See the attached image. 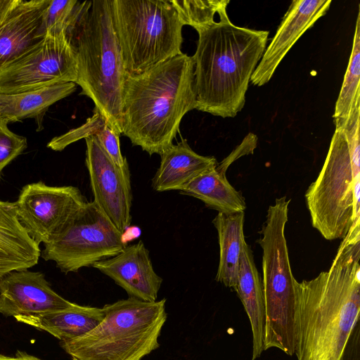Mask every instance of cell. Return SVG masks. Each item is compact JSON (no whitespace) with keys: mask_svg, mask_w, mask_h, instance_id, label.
Wrapping results in <instances>:
<instances>
[{"mask_svg":"<svg viewBox=\"0 0 360 360\" xmlns=\"http://www.w3.org/2000/svg\"><path fill=\"white\" fill-rule=\"evenodd\" d=\"M214 24L197 31L195 109L234 117L244 107L251 77L266 47L269 31L236 26L226 8Z\"/></svg>","mask_w":360,"mask_h":360,"instance_id":"obj_3","label":"cell"},{"mask_svg":"<svg viewBox=\"0 0 360 360\" xmlns=\"http://www.w3.org/2000/svg\"><path fill=\"white\" fill-rule=\"evenodd\" d=\"M237 292L249 318L252 334V360L264 351L265 306L262 283L255 266L252 251L245 242L239 259Z\"/></svg>","mask_w":360,"mask_h":360,"instance_id":"obj_19","label":"cell"},{"mask_svg":"<svg viewBox=\"0 0 360 360\" xmlns=\"http://www.w3.org/2000/svg\"><path fill=\"white\" fill-rule=\"evenodd\" d=\"M85 163L94 202L122 233L131 221L132 192L129 166L120 167L110 159L96 136L85 139Z\"/></svg>","mask_w":360,"mask_h":360,"instance_id":"obj_12","label":"cell"},{"mask_svg":"<svg viewBox=\"0 0 360 360\" xmlns=\"http://www.w3.org/2000/svg\"><path fill=\"white\" fill-rule=\"evenodd\" d=\"M342 360H360V327L355 326L346 345Z\"/></svg>","mask_w":360,"mask_h":360,"instance_id":"obj_31","label":"cell"},{"mask_svg":"<svg viewBox=\"0 0 360 360\" xmlns=\"http://www.w3.org/2000/svg\"><path fill=\"white\" fill-rule=\"evenodd\" d=\"M77 79L75 47L65 34H46L0 68V94L34 91Z\"/></svg>","mask_w":360,"mask_h":360,"instance_id":"obj_10","label":"cell"},{"mask_svg":"<svg viewBox=\"0 0 360 360\" xmlns=\"http://www.w3.org/2000/svg\"><path fill=\"white\" fill-rule=\"evenodd\" d=\"M17 1V0H0V18L2 17Z\"/></svg>","mask_w":360,"mask_h":360,"instance_id":"obj_33","label":"cell"},{"mask_svg":"<svg viewBox=\"0 0 360 360\" xmlns=\"http://www.w3.org/2000/svg\"><path fill=\"white\" fill-rule=\"evenodd\" d=\"M331 0H294L257 65L250 82L268 83L276 68L300 37L328 11Z\"/></svg>","mask_w":360,"mask_h":360,"instance_id":"obj_14","label":"cell"},{"mask_svg":"<svg viewBox=\"0 0 360 360\" xmlns=\"http://www.w3.org/2000/svg\"><path fill=\"white\" fill-rule=\"evenodd\" d=\"M179 191L221 213L240 212L246 208L243 195L228 181L226 173L217 167L199 174Z\"/></svg>","mask_w":360,"mask_h":360,"instance_id":"obj_23","label":"cell"},{"mask_svg":"<svg viewBox=\"0 0 360 360\" xmlns=\"http://www.w3.org/2000/svg\"><path fill=\"white\" fill-rule=\"evenodd\" d=\"M27 147L26 137L10 130L8 122L0 117V174L2 170Z\"/></svg>","mask_w":360,"mask_h":360,"instance_id":"obj_28","label":"cell"},{"mask_svg":"<svg viewBox=\"0 0 360 360\" xmlns=\"http://www.w3.org/2000/svg\"><path fill=\"white\" fill-rule=\"evenodd\" d=\"M360 226L342 239L328 271L296 281L297 360H342L360 311Z\"/></svg>","mask_w":360,"mask_h":360,"instance_id":"obj_1","label":"cell"},{"mask_svg":"<svg viewBox=\"0 0 360 360\" xmlns=\"http://www.w3.org/2000/svg\"><path fill=\"white\" fill-rule=\"evenodd\" d=\"M93 112V115L87 118L82 125L53 138L47 143V148L55 151H62L69 145L82 139L96 136L107 124V122L96 108L94 107Z\"/></svg>","mask_w":360,"mask_h":360,"instance_id":"obj_27","label":"cell"},{"mask_svg":"<svg viewBox=\"0 0 360 360\" xmlns=\"http://www.w3.org/2000/svg\"><path fill=\"white\" fill-rule=\"evenodd\" d=\"M0 360H42L25 352L18 351L15 356H10L0 354Z\"/></svg>","mask_w":360,"mask_h":360,"instance_id":"obj_32","label":"cell"},{"mask_svg":"<svg viewBox=\"0 0 360 360\" xmlns=\"http://www.w3.org/2000/svg\"><path fill=\"white\" fill-rule=\"evenodd\" d=\"M41 250L18 220L15 202L0 200V278L38 263Z\"/></svg>","mask_w":360,"mask_h":360,"instance_id":"obj_17","label":"cell"},{"mask_svg":"<svg viewBox=\"0 0 360 360\" xmlns=\"http://www.w3.org/2000/svg\"><path fill=\"white\" fill-rule=\"evenodd\" d=\"M92 1L51 0L43 15L37 38L46 34H65L71 43L86 20Z\"/></svg>","mask_w":360,"mask_h":360,"instance_id":"obj_24","label":"cell"},{"mask_svg":"<svg viewBox=\"0 0 360 360\" xmlns=\"http://www.w3.org/2000/svg\"><path fill=\"white\" fill-rule=\"evenodd\" d=\"M290 200L283 196L269 207L257 243L262 249L265 306L264 351L276 348L295 354L297 295L285 236Z\"/></svg>","mask_w":360,"mask_h":360,"instance_id":"obj_7","label":"cell"},{"mask_svg":"<svg viewBox=\"0 0 360 360\" xmlns=\"http://www.w3.org/2000/svg\"><path fill=\"white\" fill-rule=\"evenodd\" d=\"M160 157L159 168L152 179V187L158 192L180 191L195 177L218 165L214 157L195 153L185 139L173 144Z\"/></svg>","mask_w":360,"mask_h":360,"instance_id":"obj_18","label":"cell"},{"mask_svg":"<svg viewBox=\"0 0 360 360\" xmlns=\"http://www.w3.org/2000/svg\"><path fill=\"white\" fill-rule=\"evenodd\" d=\"M360 110L335 128L323 167L305 193L311 224L328 240L360 224Z\"/></svg>","mask_w":360,"mask_h":360,"instance_id":"obj_4","label":"cell"},{"mask_svg":"<svg viewBox=\"0 0 360 360\" xmlns=\"http://www.w3.org/2000/svg\"><path fill=\"white\" fill-rule=\"evenodd\" d=\"M244 217V212H219L212 220L217 231L219 245V261L215 280L233 290L236 286L240 256L245 243Z\"/></svg>","mask_w":360,"mask_h":360,"instance_id":"obj_22","label":"cell"},{"mask_svg":"<svg viewBox=\"0 0 360 360\" xmlns=\"http://www.w3.org/2000/svg\"><path fill=\"white\" fill-rule=\"evenodd\" d=\"M76 89L75 83L68 82L19 94H0V117L8 124L34 118L37 131H41L44 116L51 105L69 96Z\"/></svg>","mask_w":360,"mask_h":360,"instance_id":"obj_21","label":"cell"},{"mask_svg":"<svg viewBox=\"0 0 360 360\" xmlns=\"http://www.w3.org/2000/svg\"><path fill=\"white\" fill-rule=\"evenodd\" d=\"M120 134L105 124L96 135L100 145L108 155L117 166L124 167L128 165L127 159L122 156L120 147Z\"/></svg>","mask_w":360,"mask_h":360,"instance_id":"obj_29","label":"cell"},{"mask_svg":"<svg viewBox=\"0 0 360 360\" xmlns=\"http://www.w3.org/2000/svg\"><path fill=\"white\" fill-rule=\"evenodd\" d=\"M126 246L123 233L94 201H86L44 245L41 257L68 274L115 257Z\"/></svg>","mask_w":360,"mask_h":360,"instance_id":"obj_9","label":"cell"},{"mask_svg":"<svg viewBox=\"0 0 360 360\" xmlns=\"http://www.w3.org/2000/svg\"><path fill=\"white\" fill-rule=\"evenodd\" d=\"M360 11L359 10L352 53L333 115L335 128H343L360 110Z\"/></svg>","mask_w":360,"mask_h":360,"instance_id":"obj_25","label":"cell"},{"mask_svg":"<svg viewBox=\"0 0 360 360\" xmlns=\"http://www.w3.org/2000/svg\"><path fill=\"white\" fill-rule=\"evenodd\" d=\"M92 267L113 280L129 297L156 301L162 278L154 271L149 251L141 240Z\"/></svg>","mask_w":360,"mask_h":360,"instance_id":"obj_15","label":"cell"},{"mask_svg":"<svg viewBox=\"0 0 360 360\" xmlns=\"http://www.w3.org/2000/svg\"><path fill=\"white\" fill-rule=\"evenodd\" d=\"M73 304L56 292L40 271H14L0 278V314L5 316L60 311Z\"/></svg>","mask_w":360,"mask_h":360,"instance_id":"obj_13","label":"cell"},{"mask_svg":"<svg viewBox=\"0 0 360 360\" xmlns=\"http://www.w3.org/2000/svg\"><path fill=\"white\" fill-rule=\"evenodd\" d=\"M73 360H77V359H73Z\"/></svg>","mask_w":360,"mask_h":360,"instance_id":"obj_34","label":"cell"},{"mask_svg":"<svg viewBox=\"0 0 360 360\" xmlns=\"http://www.w3.org/2000/svg\"><path fill=\"white\" fill-rule=\"evenodd\" d=\"M50 1L17 0L0 18V68L39 40L37 34Z\"/></svg>","mask_w":360,"mask_h":360,"instance_id":"obj_16","label":"cell"},{"mask_svg":"<svg viewBox=\"0 0 360 360\" xmlns=\"http://www.w3.org/2000/svg\"><path fill=\"white\" fill-rule=\"evenodd\" d=\"M72 45L77 56L76 84L90 98L107 124L122 134V97L127 77L114 27L112 0H94Z\"/></svg>","mask_w":360,"mask_h":360,"instance_id":"obj_5","label":"cell"},{"mask_svg":"<svg viewBox=\"0 0 360 360\" xmlns=\"http://www.w3.org/2000/svg\"><path fill=\"white\" fill-rule=\"evenodd\" d=\"M257 137L255 134L250 133L243 139V142L233 152L220 163H218L217 167L226 172L229 166L240 156L252 153L257 147Z\"/></svg>","mask_w":360,"mask_h":360,"instance_id":"obj_30","label":"cell"},{"mask_svg":"<svg viewBox=\"0 0 360 360\" xmlns=\"http://www.w3.org/2000/svg\"><path fill=\"white\" fill-rule=\"evenodd\" d=\"M194 62L181 53L126 77L122 97V134L149 155L173 145L184 116L196 108Z\"/></svg>","mask_w":360,"mask_h":360,"instance_id":"obj_2","label":"cell"},{"mask_svg":"<svg viewBox=\"0 0 360 360\" xmlns=\"http://www.w3.org/2000/svg\"><path fill=\"white\" fill-rule=\"evenodd\" d=\"M86 202L77 187L38 181L23 186L15 202L18 220L28 235L38 245H45Z\"/></svg>","mask_w":360,"mask_h":360,"instance_id":"obj_11","label":"cell"},{"mask_svg":"<svg viewBox=\"0 0 360 360\" xmlns=\"http://www.w3.org/2000/svg\"><path fill=\"white\" fill-rule=\"evenodd\" d=\"M112 11L127 76L182 53L184 25L169 0H112Z\"/></svg>","mask_w":360,"mask_h":360,"instance_id":"obj_8","label":"cell"},{"mask_svg":"<svg viewBox=\"0 0 360 360\" xmlns=\"http://www.w3.org/2000/svg\"><path fill=\"white\" fill-rule=\"evenodd\" d=\"M184 25L196 31L214 24L215 15L226 8L229 0H169Z\"/></svg>","mask_w":360,"mask_h":360,"instance_id":"obj_26","label":"cell"},{"mask_svg":"<svg viewBox=\"0 0 360 360\" xmlns=\"http://www.w3.org/2000/svg\"><path fill=\"white\" fill-rule=\"evenodd\" d=\"M103 308L75 304L60 311L14 317L20 322L46 331L61 341L71 340L90 332L103 319Z\"/></svg>","mask_w":360,"mask_h":360,"instance_id":"obj_20","label":"cell"},{"mask_svg":"<svg viewBox=\"0 0 360 360\" xmlns=\"http://www.w3.org/2000/svg\"><path fill=\"white\" fill-rule=\"evenodd\" d=\"M165 302L129 297L106 304L105 316L96 328L61 341V347L77 360H141L160 346L158 338L167 320Z\"/></svg>","mask_w":360,"mask_h":360,"instance_id":"obj_6","label":"cell"}]
</instances>
